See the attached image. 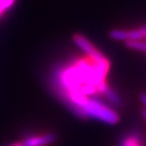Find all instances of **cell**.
Here are the masks:
<instances>
[{
	"mask_svg": "<svg viewBox=\"0 0 146 146\" xmlns=\"http://www.w3.org/2000/svg\"><path fill=\"white\" fill-rule=\"evenodd\" d=\"M86 118H94L108 124L115 125L119 122L120 117L114 110L106 106L98 98H90L82 107Z\"/></svg>",
	"mask_w": 146,
	"mask_h": 146,
	"instance_id": "cell-1",
	"label": "cell"
},
{
	"mask_svg": "<svg viewBox=\"0 0 146 146\" xmlns=\"http://www.w3.org/2000/svg\"><path fill=\"white\" fill-rule=\"evenodd\" d=\"M73 42L75 43V45L77 46L78 48L81 49V50L87 55V57L91 58L92 60H96H96H100V59H103L104 57H106V56H104V55L90 43V41H88V40H87L84 36H82V35H80V34L74 35V36H73Z\"/></svg>",
	"mask_w": 146,
	"mask_h": 146,
	"instance_id": "cell-2",
	"label": "cell"
},
{
	"mask_svg": "<svg viewBox=\"0 0 146 146\" xmlns=\"http://www.w3.org/2000/svg\"><path fill=\"white\" fill-rule=\"evenodd\" d=\"M110 36L116 41H138L144 38L140 30H113L110 32Z\"/></svg>",
	"mask_w": 146,
	"mask_h": 146,
	"instance_id": "cell-3",
	"label": "cell"
},
{
	"mask_svg": "<svg viewBox=\"0 0 146 146\" xmlns=\"http://www.w3.org/2000/svg\"><path fill=\"white\" fill-rule=\"evenodd\" d=\"M57 139L54 134H44L39 136H31L25 138L23 142V146H46L53 143Z\"/></svg>",
	"mask_w": 146,
	"mask_h": 146,
	"instance_id": "cell-4",
	"label": "cell"
},
{
	"mask_svg": "<svg viewBox=\"0 0 146 146\" xmlns=\"http://www.w3.org/2000/svg\"><path fill=\"white\" fill-rule=\"evenodd\" d=\"M121 146H143L140 137L136 133L129 134L128 136L124 137L122 139Z\"/></svg>",
	"mask_w": 146,
	"mask_h": 146,
	"instance_id": "cell-5",
	"label": "cell"
},
{
	"mask_svg": "<svg viewBox=\"0 0 146 146\" xmlns=\"http://www.w3.org/2000/svg\"><path fill=\"white\" fill-rule=\"evenodd\" d=\"M105 96H107L108 100L115 106V107H121L122 106V100H121V98L118 96L116 91L113 90L112 88H108L107 91L105 92Z\"/></svg>",
	"mask_w": 146,
	"mask_h": 146,
	"instance_id": "cell-6",
	"label": "cell"
},
{
	"mask_svg": "<svg viewBox=\"0 0 146 146\" xmlns=\"http://www.w3.org/2000/svg\"><path fill=\"white\" fill-rule=\"evenodd\" d=\"M126 47L129 49H133V50L146 52V42H142L140 40H138V41H126Z\"/></svg>",
	"mask_w": 146,
	"mask_h": 146,
	"instance_id": "cell-7",
	"label": "cell"
},
{
	"mask_svg": "<svg viewBox=\"0 0 146 146\" xmlns=\"http://www.w3.org/2000/svg\"><path fill=\"white\" fill-rule=\"evenodd\" d=\"M15 0H0V17L8 10L11 8Z\"/></svg>",
	"mask_w": 146,
	"mask_h": 146,
	"instance_id": "cell-8",
	"label": "cell"
},
{
	"mask_svg": "<svg viewBox=\"0 0 146 146\" xmlns=\"http://www.w3.org/2000/svg\"><path fill=\"white\" fill-rule=\"evenodd\" d=\"M140 98H141V102L143 103V105L146 107V94H142L140 96Z\"/></svg>",
	"mask_w": 146,
	"mask_h": 146,
	"instance_id": "cell-9",
	"label": "cell"
},
{
	"mask_svg": "<svg viewBox=\"0 0 146 146\" xmlns=\"http://www.w3.org/2000/svg\"><path fill=\"white\" fill-rule=\"evenodd\" d=\"M8 146H23V142H14L12 144H9Z\"/></svg>",
	"mask_w": 146,
	"mask_h": 146,
	"instance_id": "cell-10",
	"label": "cell"
},
{
	"mask_svg": "<svg viewBox=\"0 0 146 146\" xmlns=\"http://www.w3.org/2000/svg\"><path fill=\"white\" fill-rule=\"evenodd\" d=\"M143 116H144V118L146 119V110H144L143 111Z\"/></svg>",
	"mask_w": 146,
	"mask_h": 146,
	"instance_id": "cell-11",
	"label": "cell"
}]
</instances>
